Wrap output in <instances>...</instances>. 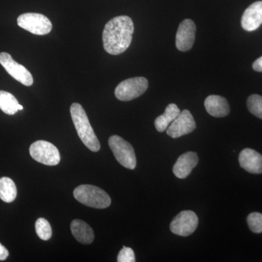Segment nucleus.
Masks as SVG:
<instances>
[{
	"label": "nucleus",
	"mask_w": 262,
	"mask_h": 262,
	"mask_svg": "<svg viewBox=\"0 0 262 262\" xmlns=\"http://www.w3.org/2000/svg\"><path fill=\"white\" fill-rule=\"evenodd\" d=\"M205 107L207 113L215 117H226L229 113V105L227 99L217 95H211L206 98Z\"/></svg>",
	"instance_id": "2eb2a0df"
},
{
	"label": "nucleus",
	"mask_w": 262,
	"mask_h": 262,
	"mask_svg": "<svg viewBox=\"0 0 262 262\" xmlns=\"http://www.w3.org/2000/svg\"><path fill=\"white\" fill-rule=\"evenodd\" d=\"M18 110H24L23 106H21V105L19 104Z\"/></svg>",
	"instance_id": "a878e982"
},
{
	"label": "nucleus",
	"mask_w": 262,
	"mask_h": 262,
	"mask_svg": "<svg viewBox=\"0 0 262 262\" xmlns=\"http://www.w3.org/2000/svg\"><path fill=\"white\" fill-rule=\"evenodd\" d=\"M149 83L145 77H136L122 81L115 89V94L117 99L129 101L144 94Z\"/></svg>",
	"instance_id": "39448f33"
},
{
	"label": "nucleus",
	"mask_w": 262,
	"mask_h": 262,
	"mask_svg": "<svg viewBox=\"0 0 262 262\" xmlns=\"http://www.w3.org/2000/svg\"><path fill=\"white\" fill-rule=\"evenodd\" d=\"M198 216L192 211H183L179 213L170 223V231L177 235L187 237L196 230L198 226Z\"/></svg>",
	"instance_id": "1a4fd4ad"
},
{
	"label": "nucleus",
	"mask_w": 262,
	"mask_h": 262,
	"mask_svg": "<svg viewBox=\"0 0 262 262\" xmlns=\"http://www.w3.org/2000/svg\"><path fill=\"white\" fill-rule=\"evenodd\" d=\"M247 106L250 113L262 120V96L253 94L247 100Z\"/></svg>",
	"instance_id": "412c9836"
},
{
	"label": "nucleus",
	"mask_w": 262,
	"mask_h": 262,
	"mask_svg": "<svg viewBox=\"0 0 262 262\" xmlns=\"http://www.w3.org/2000/svg\"><path fill=\"white\" fill-rule=\"evenodd\" d=\"M108 146L120 165L130 170L136 168L135 151L130 143L124 140L120 136L115 135L108 139Z\"/></svg>",
	"instance_id": "20e7f679"
},
{
	"label": "nucleus",
	"mask_w": 262,
	"mask_h": 262,
	"mask_svg": "<svg viewBox=\"0 0 262 262\" xmlns=\"http://www.w3.org/2000/svg\"><path fill=\"white\" fill-rule=\"evenodd\" d=\"M0 64L12 77L26 86H31L34 82L32 74L26 67L17 63L8 53H0Z\"/></svg>",
	"instance_id": "6e6552de"
},
{
	"label": "nucleus",
	"mask_w": 262,
	"mask_h": 262,
	"mask_svg": "<svg viewBox=\"0 0 262 262\" xmlns=\"http://www.w3.org/2000/svg\"><path fill=\"white\" fill-rule=\"evenodd\" d=\"M71 231L75 238L80 244L89 245L94 242V230L83 221H72L71 223Z\"/></svg>",
	"instance_id": "dca6fc26"
},
{
	"label": "nucleus",
	"mask_w": 262,
	"mask_h": 262,
	"mask_svg": "<svg viewBox=\"0 0 262 262\" xmlns=\"http://www.w3.org/2000/svg\"><path fill=\"white\" fill-rule=\"evenodd\" d=\"M196 128V122L192 114L187 110H183L179 116L167 128V134L173 139L190 134Z\"/></svg>",
	"instance_id": "9d476101"
},
{
	"label": "nucleus",
	"mask_w": 262,
	"mask_h": 262,
	"mask_svg": "<svg viewBox=\"0 0 262 262\" xmlns=\"http://www.w3.org/2000/svg\"><path fill=\"white\" fill-rule=\"evenodd\" d=\"M253 69L256 72H262V56L253 62Z\"/></svg>",
	"instance_id": "393cba45"
},
{
	"label": "nucleus",
	"mask_w": 262,
	"mask_h": 262,
	"mask_svg": "<svg viewBox=\"0 0 262 262\" xmlns=\"http://www.w3.org/2000/svg\"><path fill=\"white\" fill-rule=\"evenodd\" d=\"M180 113V110L175 103H170L165 108L163 115L157 117L155 120V125L157 130L160 133L166 130L170 123L179 116Z\"/></svg>",
	"instance_id": "f3484780"
},
{
	"label": "nucleus",
	"mask_w": 262,
	"mask_h": 262,
	"mask_svg": "<svg viewBox=\"0 0 262 262\" xmlns=\"http://www.w3.org/2000/svg\"><path fill=\"white\" fill-rule=\"evenodd\" d=\"M71 117L80 140L91 151H98L101 148L99 141L95 134L83 107L78 103H72L70 107Z\"/></svg>",
	"instance_id": "f03ea898"
},
{
	"label": "nucleus",
	"mask_w": 262,
	"mask_h": 262,
	"mask_svg": "<svg viewBox=\"0 0 262 262\" xmlns=\"http://www.w3.org/2000/svg\"><path fill=\"white\" fill-rule=\"evenodd\" d=\"M8 255H9V252L8 250L0 244V261H4L8 258Z\"/></svg>",
	"instance_id": "b1692460"
},
{
	"label": "nucleus",
	"mask_w": 262,
	"mask_h": 262,
	"mask_svg": "<svg viewBox=\"0 0 262 262\" xmlns=\"http://www.w3.org/2000/svg\"><path fill=\"white\" fill-rule=\"evenodd\" d=\"M199 162L198 154L192 151H188L181 155L174 165V175L179 179L187 178L193 169L195 168Z\"/></svg>",
	"instance_id": "4468645a"
},
{
	"label": "nucleus",
	"mask_w": 262,
	"mask_h": 262,
	"mask_svg": "<svg viewBox=\"0 0 262 262\" xmlns=\"http://www.w3.org/2000/svg\"><path fill=\"white\" fill-rule=\"evenodd\" d=\"M241 168L253 174L262 173V155L252 149L246 148L239 155Z\"/></svg>",
	"instance_id": "ddd939ff"
},
{
	"label": "nucleus",
	"mask_w": 262,
	"mask_h": 262,
	"mask_svg": "<svg viewBox=\"0 0 262 262\" xmlns=\"http://www.w3.org/2000/svg\"><path fill=\"white\" fill-rule=\"evenodd\" d=\"M17 196V188L11 179L3 177L0 179V199L5 203H12Z\"/></svg>",
	"instance_id": "a211bd4d"
},
{
	"label": "nucleus",
	"mask_w": 262,
	"mask_h": 262,
	"mask_svg": "<svg viewBox=\"0 0 262 262\" xmlns=\"http://www.w3.org/2000/svg\"><path fill=\"white\" fill-rule=\"evenodd\" d=\"M134 32L132 19L127 15L115 17L105 26L103 44L105 51L111 55H120L130 46Z\"/></svg>",
	"instance_id": "f257e3e1"
},
{
	"label": "nucleus",
	"mask_w": 262,
	"mask_h": 262,
	"mask_svg": "<svg viewBox=\"0 0 262 262\" xmlns=\"http://www.w3.org/2000/svg\"><path fill=\"white\" fill-rule=\"evenodd\" d=\"M262 24V1L255 2L245 10L241 26L247 32L256 30Z\"/></svg>",
	"instance_id": "f8f14e48"
},
{
	"label": "nucleus",
	"mask_w": 262,
	"mask_h": 262,
	"mask_svg": "<svg viewBox=\"0 0 262 262\" xmlns=\"http://www.w3.org/2000/svg\"><path fill=\"white\" fill-rule=\"evenodd\" d=\"M248 227L254 233L262 232V214L259 213H252L247 218Z\"/></svg>",
	"instance_id": "4be33fe9"
},
{
	"label": "nucleus",
	"mask_w": 262,
	"mask_h": 262,
	"mask_svg": "<svg viewBox=\"0 0 262 262\" xmlns=\"http://www.w3.org/2000/svg\"><path fill=\"white\" fill-rule=\"evenodd\" d=\"M17 23L20 28L36 35H46L53 28L51 20L40 13H27L19 15Z\"/></svg>",
	"instance_id": "423d86ee"
},
{
	"label": "nucleus",
	"mask_w": 262,
	"mask_h": 262,
	"mask_svg": "<svg viewBox=\"0 0 262 262\" xmlns=\"http://www.w3.org/2000/svg\"><path fill=\"white\" fill-rule=\"evenodd\" d=\"M74 196L82 204L91 208L103 209L111 205L110 195L101 188L90 184H83L75 188Z\"/></svg>",
	"instance_id": "7ed1b4c3"
},
{
	"label": "nucleus",
	"mask_w": 262,
	"mask_h": 262,
	"mask_svg": "<svg viewBox=\"0 0 262 262\" xmlns=\"http://www.w3.org/2000/svg\"><path fill=\"white\" fill-rule=\"evenodd\" d=\"M117 261L135 262V254H134V251L130 248L124 246L117 256Z\"/></svg>",
	"instance_id": "5701e85b"
},
{
	"label": "nucleus",
	"mask_w": 262,
	"mask_h": 262,
	"mask_svg": "<svg viewBox=\"0 0 262 262\" xmlns=\"http://www.w3.org/2000/svg\"><path fill=\"white\" fill-rule=\"evenodd\" d=\"M18 100L10 93L0 91V110L7 115H13L18 111Z\"/></svg>",
	"instance_id": "6ab92c4d"
},
{
	"label": "nucleus",
	"mask_w": 262,
	"mask_h": 262,
	"mask_svg": "<svg viewBox=\"0 0 262 262\" xmlns=\"http://www.w3.org/2000/svg\"><path fill=\"white\" fill-rule=\"evenodd\" d=\"M35 229L38 237L42 241H48L51 239L52 229L51 225L46 219H38L35 223Z\"/></svg>",
	"instance_id": "aec40b11"
},
{
	"label": "nucleus",
	"mask_w": 262,
	"mask_h": 262,
	"mask_svg": "<svg viewBox=\"0 0 262 262\" xmlns=\"http://www.w3.org/2000/svg\"><path fill=\"white\" fill-rule=\"evenodd\" d=\"M196 26L193 20L185 19L179 25L176 37V46L179 51H189L195 39Z\"/></svg>",
	"instance_id": "9b49d317"
},
{
	"label": "nucleus",
	"mask_w": 262,
	"mask_h": 262,
	"mask_svg": "<svg viewBox=\"0 0 262 262\" xmlns=\"http://www.w3.org/2000/svg\"><path fill=\"white\" fill-rule=\"evenodd\" d=\"M32 158L38 163L54 166L61 160L59 151L56 146L46 141H37L29 148Z\"/></svg>",
	"instance_id": "0eeeda50"
}]
</instances>
